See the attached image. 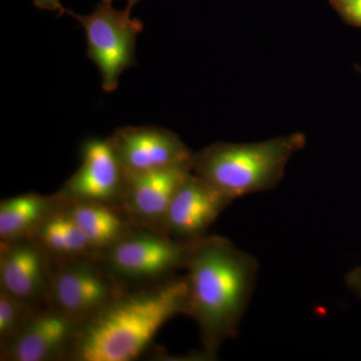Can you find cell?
<instances>
[{"label":"cell","instance_id":"1","mask_svg":"<svg viewBox=\"0 0 361 361\" xmlns=\"http://www.w3.org/2000/svg\"><path fill=\"white\" fill-rule=\"evenodd\" d=\"M185 270L188 315L198 323L204 357L212 360L222 344L238 334L255 287L258 262L225 237L207 235L193 242Z\"/></svg>","mask_w":361,"mask_h":361},{"label":"cell","instance_id":"2","mask_svg":"<svg viewBox=\"0 0 361 361\" xmlns=\"http://www.w3.org/2000/svg\"><path fill=\"white\" fill-rule=\"evenodd\" d=\"M185 276L127 289L80 322L66 361H130L148 348L166 322L188 315Z\"/></svg>","mask_w":361,"mask_h":361},{"label":"cell","instance_id":"3","mask_svg":"<svg viewBox=\"0 0 361 361\" xmlns=\"http://www.w3.org/2000/svg\"><path fill=\"white\" fill-rule=\"evenodd\" d=\"M305 144L301 132L251 144L215 142L194 153L192 173L235 200L277 187Z\"/></svg>","mask_w":361,"mask_h":361},{"label":"cell","instance_id":"4","mask_svg":"<svg viewBox=\"0 0 361 361\" xmlns=\"http://www.w3.org/2000/svg\"><path fill=\"white\" fill-rule=\"evenodd\" d=\"M192 243L163 233L135 227L116 245L97 255L102 266L123 289L159 283L185 269Z\"/></svg>","mask_w":361,"mask_h":361},{"label":"cell","instance_id":"5","mask_svg":"<svg viewBox=\"0 0 361 361\" xmlns=\"http://www.w3.org/2000/svg\"><path fill=\"white\" fill-rule=\"evenodd\" d=\"M84 27L87 35V56L101 73L102 87L106 92H115L122 73L137 65L135 45L144 23L132 18L127 8L118 11L113 2L101 1L87 16L68 11Z\"/></svg>","mask_w":361,"mask_h":361},{"label":"cell","instance_id":"6","mask_svg":"<svg viewBox=\"0 0 361 361\" xmlns=\"http://www.w3.org/2000/svg\"><path fill=\"white\" fill-rule=\"evenodd\" d=\"M97 256L52 261L49 306L82 322L125 291Z\"/></svg>","mask_w":361,"mask_h":361},{"label":"cell","instance_id":"7","mask_svg":"<svg viewBox=\"0 0 361 361\" xmlns=\"http://www.w3.org/2000/svg\"><path fill=\"white\" fill-rule=\"evenodd\" d=\"M80 168L56 192L66 203H104L122 207L125 170L109 139L87 140Z\"/></svg>","mask_w":361,"mask_h":361},{"label":"cell","instance_id":"8","mask_svg":"<svg viewBox=\"0 0 361 361\" xmlns=\"http://www.w3.org/2000/svg\"><path fill=\"white\" fill-rule=\"evenodd\" d=\"M51 279V258L32 237L0 241V290L49 306Z\"/></svg>","mask_w":361,"mask_h":361},{"label":"cell","instance_id":"9","mask_svg":"<svg viewBox=\"0 0 361 361\" xmlns=\"http://www.w3.org/2000/svg\"><path fill=\"white\" fill-rule=\"evenodd\" d=\"M233 201L191 172L173 196L164 221V234L188 243L203 238Z\"/></svg>","mask_w":361,"mask_h":361},{"label":"cell","instance_id":"10","mask_svg":"<svg viewBox=\"0 0 361 361\" xmlns=\"http://www.w3.org/2000/svg\"><path fill=\"white\" fill-rule=\"evenodd\" d=\"M80 322L45 306L16 336L0 343V360L66 361Z\"/></svg>","mask_w":361,"mask_h":361},{"label":"cell","instance_id":"11","mask_svg":"<svg viewBox=\"0 0 361 361\" xmlns=\"http://www.w3.org/2000/svg\"><path fill=\"white\" fill-rule=\"evenodd\" d=\"M108 139L126 174L187 163L194 155L179 135L156 126L118 128Z\"/></svg>","mask_w":361,"mask_h":361},{"label":"cell","instance_id":"12","mask_svg":"<svg viewBox=\"0 0 361 361\" xmlns=\"http://www.w3.org/2000/svg\"><path fill=\"white\" fill-rule=\"evenodd\" d=\"M192 172V161L137 174H126L122 207L137 227L164 234L175 192Z\"/></svg>","mask_w":361,"mask_h":361},{"label":"cell","instance_id":"13","mask_svg":"<svg viewBox=\"0 0 361 361\" xmlns=\"http://www.w3.org/2000/svg\"><path fill=\"white\" fill-rule=\"evenodd\" d=\"M97 255L125 238L137 226L123 207L104 203H66Z\"/></svg>","mask_w":361,"mask_h":361},{"label":"cell","instance_id":"14","mask_svg":"<svg viewBox=\"0 0 361 361\" xmlns=\"http://www.w3.org/2000/svg\"><path fill=\"white\" fill-rule=\"evenodd\" d=\"M66 204L56 194L26 193L4 199L0 202V241L32 236Z\"/></svg>","mask_w":361,"mask_h":361},{"label":"cell","instance_id":"15","mask_svg":"<svg viewBox=\"0 0 361 361\" xmlns=\"http://www.w3.org/2000/svg\"><path fill=\"white\" fill-rule=\"evenodd\" d=\"M52 261L97 256L84 232L71 217L66 204L49 216L32 235Z\"/></svg>","mask_w":361,"mask_h":361},{"label":"cell","instance_id":"16","mask_svg":"<svg viewBox=\"0 0 361 361\" xmlns=\"http://www.w3.org/2000/svg\"><path fill=\"white\" fill-rule=\"evenodd\" d=\"M44 307L25 302L0 290V343L16 336Z\"/></svg>","mask_w":361,"mask_h":361},{"label":"cell","instance_id":"17","mask_svg":"<svg viewBox=\"0 0 361 361\" xmlns=\"http://www.w3.org/2000/svg\"><path fill=\"white\" fill-rule=\"evenodd\" d=\"M346 25L361 27V0H329Z\"/></svg>","mask_w":361,"mask_h":361},{"label":"cell","instance_id":"18","mask_svg":"<svg viewBox=\"0 0 361 361\" xmlns=\"http://www.w3.org/2000/svg\"><path fill=\"white\" fill-rule=\"evenodd\" d=\"M345 284L349 290L361 299V266L349 271L345 276Z\"/></svg>","mask_w":361,"mask_h":361},{"label":"cell","instance_id":"19","mask_svg":"<svg viewBox=\"0 0 361 361\" xmlns=\"http://www.w3.org/2000/svg\"><path fill=\"white\" fill-rule=\"evenodd\" d=\"M33 4L42 11H58L59 14L68 13L61 0H32Z\"/></svg>","mask_w":361,"mask_h":361},{"label":"cell","instance_id":"20","mask_svg":"<svg viewBox=\"0 0 361 361\" xmlns=\"http://www.w3.org/2000/svg\"><path fill=\"white\" fill-rule=\"evenodd\" d=\"M140 1H141V0H127V7H126V8L132 13V9L134 8Z\"/></svg>","mask_w":361,"mask_h":361},{"label":"cell","instance_id":"21","mask_svg":"<svg viewBox=\"0 0 361 361\" xmlns=\"http://www.w3.org/2000/svg\"><path fill=\"white\" fill-rule=\"evenodd\" d=\"M355 68H356V70H357V71H360V73H361V68H360V66H356Z\"/></svg>","mask_w":361,"mask_h":361},{"label":"cell","instance_id":"22","mask_svg":"<svg viewBox=\"0 0 361 361\" xmlns=\"http://www.w3.org/2000/svg\"><path fill=\"white\" fill-rule=\"evenodd\" d=\"M102 1L113 2V1H114V0H102Z\"/></svg>","mask_w":361,"mask_h":361}]
</instances>
